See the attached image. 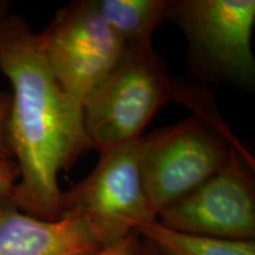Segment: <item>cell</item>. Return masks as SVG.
Here are the masks:
<instances>
[{"label": "cell", "mask_w": 255, "mask_h": 255, "mask_svg": "<svg viewBox=\"0 0 255 255\" xmlns=\"http://www.w3.org/2000/svg\"><path fill=\"white\" fill-rule=\"evenodd\" d=\"M19 177L20 171L13 158L0 161V199H11Z\"/></svg>", "instance_id": "4fadbf2b"}, {"label": "cell", "mask_w": 255, "mask_h": 255, "mask_svg": "<svg viewBox=\"0 0 255 255\" xmlns=\"http://www.w3.org/2000/svg\"><path fill=\"white\" fill-rule=\"evenodd\" d=\"M98 11L115 34L128 46L151 44L156 27L168 19L169 0H101Z\"/></svg>", "instance_id": "9c48e42d"}, {"label": "cell", "mask_w": 255, "mask_h": 255, "mask_svg": "<svg viewBox=\"0 0 255 255\" xmlns=\"http://www.w3.org/2000/svg\"><path fill=\"white\" fill-rule=\"evenodd\" d=\"M157 221L174 231L254 241L253 167L235 145L219 171L158 213Z\"/></svg>", "instance_id": "8992f818"}, {"label": "cell", "mask_w": 255, "mask_h": 255, "mask_svg": "<svg viewBox=\"0 0 255 255\" xmlns=\"http://www.w3.org/2000/svg\"><path fill=\"white\" fill-rule=\"evenodd\" d=\"M142 238L137 232L128 235L116 244L103 247L89 255H139L141 254Z\"/></svg>", "instance_id": "7c38bea8"}, {"label": "cell", "mask_w": 255, "mask_h": 255, "mask_svg": "<svg viewBox=\"0 0 255 255\" xmlns=\"http://www.w3.org/2000/svg\"><path fill=\"white\" fill-rule=\"evenodd\" d=\"M232 146L199 117L142 137V182L157 216L219 171L227 162Z\"/></svg>", "instance_id": "5b68a950"}, {"label": "cell", "mask_w": 255, "mask_h": 255, "mask_svg": "<svg viewBox=\"0 0 255 255\" xmlns=\"http://www.w3.org/2000/svg\"><path fill=\"white\" fill-rule=\"evenodd\" d=\"M141 138L100 151L94 171L62 191L63 215L81 218L101 248L157 221L142 182Z\"/></svg>", "instance_id": "3957f363"}, {"label": "cell", "mask_w": 255, "mask_h": 255, "mask_svg": "<svg viewBox=\"0 0 255 255\" xmlns=\"http://www.w3.org/2000/svg\"><path fill=\"white\" fill-rule=\"evenodd\" d=\"M0 70L12 85L7 135L20 171L11 201L25 214L57 221L58 174L92 149L83 110L60 88L38 33L18 14L0 19Z\"/></svg>", "instance_id": "6da1fadb"}, {"label": "cell", "mask_w": 255, "mask_h": 255, "mask_svg": "<svg viewBox=\"0 0 255 255\" xmlns=\"http://www.w3.org/2000/svg\"><path fill=\"white\" fill-rule=\"evenodd\" d=\"M162 255H255V241L227 240L174 231L158 221L137 228Z\"/></svg>", "instance_id": "30bf717a"}, {"label": "cell", "mask_w": 255, "mask_h": 255, "mask_svg": "<svg viewBox=\"0 0 255 255\" xmlns=\"http://www.w3.org/2000/svg\"><path fill=\"white\" fill-rule=\"evenodd\" d=\"M101 250L83 220L72 214L44 221L0 199V255H89Z\"/></svg>", "instance_id": "ba28073f"}, {"label": "cell", "mask_w": 255, "mask_h": 255, "mask_svg": "<svg viewBox=\"0 0 255 255\" xmlns=\"http://www.w3.org/2000/svg\"><path fill=\"white\" fill-rule=\"evenodd\" d=\"M142 238V237H141ZM139 255H162L159 252L157 251L154 245L151 242H149L148 240L142 238V244H141V254Z\"/></svg>", "instance_id": "5bb4252c"}, {"label": "cell", "mask_w": 255, "mask_h": 255, "mask_svg": "<svg viewBox=\"0 0 255 255\" xmlns=\"http://www.w3.org/2000/svg\"><path fill=\"white\" fill-rule=\"evenodd\" d=\"M38 37L60 88L82 110L126 50L92 0L73 1L58 9Z\"/></svg>", "instance_id": "277c9868"}, {"label": "cell", "mask_w": 255, "mask_h": 255, "mask_svg": "<svg viewBox=\"0 0 255 255\" xmlns=\"http://www.w3.org/2000/svg\"><path fill=\"white\" fill-rule=\"evenodd\" d=\"M11 109V94L0 92V161L13 158L8 144L7 124Z\"/></svg>", "instance_id": "8fae6325"}, {"label": "cell", "mask_w": 255, "mask_h": 255, "mask_svg": "<svg viewBox=\"0 0 255 255\" xmlns=\"http://www.w3.org/2000/svg\"><path fill=\"white\" fill-rule=\"evenodd\" d=\"M168 19L213 70L241 83L254 81V0H175Z\"/></svg>", "instance_id": "52a82bcc"}, {"label": "cell", "mask_w": 255, "mask_h": 255, "mask_svg": "<svg viewBox=\"0 0 255 255\" xmlns=\"http://www.w3.org/2000/svg\"><path fill=\"white\" fill-rule=\"evenodd\" d=\"M7 11H8V2L4 1V0H0V19L7 14Z\"/></svg>", "instance_id": "9a60e30c"}, {"label": "cell", "mask_w": 255, "mask_h": 255, "mask_svg": "<svg viewBox=\"0 0 255 255\" xmlns=\"http://www.w3.org/2000/svg\"><path fill=\"white\" fill-rule=\"evenodd\" d=\"M171 94L164 64L151 44L126 47L116 68L83 105L91 148L103 151L141 138Z\"/></svg>", "instance_id": "7a4b0ae2"}]
</instances>
